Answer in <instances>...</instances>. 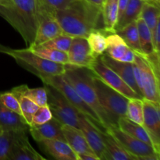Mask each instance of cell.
<instances>
[{
	"label": "cell",
	"mask_w": 160,
	"mask_h": 160,
	"mask_svg": "<svg viewBox=\"0 0 160 160\" xmlns=\"http://www.w3.org/2000/svg\"><path fill=\"white\" fill-rule=\"evenodd\" d=\"M54 17L62 28V34L87 38L97 30L102 18V8L85 0H74L64 9L56 11Z\"/></svg>",
	"instance_id": "6da1fadb"
},
{
	"label": "cell",
	"mask_w": 160,
	"mask_h": 160,
	"mask_svg": "<svg viewBox=\"0 0 160 160\" xmlns=\"http://www.w3.org/2000/svg\"><path fill=\"white\" fill-rule=\"evenodd\" d=\"M0 16L20 34L27 47L34 43L39 23L36 0H0Z\"/></svg>",
	"instance_id": "7a4b0ae2"
},
{
	"label": "cell",
	"mask_w": 160,
	"mask_h": 160,
	"mask_svg": "<svg viewBox=\"0 0 160 160\" xmlns=\"http://www.w3.org/2000/svg\"><path fill=\"white\" fill-rule=\"evenodd\" d=\"M62 75L71 84L81 99L98 115L107 130L112 123L106 112L98 102L93 84V73L87 67L66 64L65 71Z\"/></svg>",
	"instance_id": "3957f363"
},
{
	"label": "cell",
	"mask_w": 160,
	"mask_h": 160,
	"mask_svg": "<svg viewBox=\"0 0 160 160\" xmlns=\"http://www.w3.org/2000/svg\"><path fill=\"white\" fill-rule=\"evenodd\" d=\"M0 53L11 56L20 67L37 77L63 74L65 71L66 65L43 59L27 48L15 49L0 44Z\"/></svg>",
	"instance_id": "277c9868"
},
{
	"label": "cell",
	"mask_w": 160,
	"mask_h": 160,
	"mask_svg": "<svg viewBox=\"0 0 160 160\" xmlns=\"http://www.w3.org/2000/svg\"><path fill=\"white\" fill-rule=\"evenodd\" d=\"M44 84L54 88L62 96L78 111L81 114L87 117L100 131L106 132L107 130L102 124L96 113L81 99L71 84L66 80L62 74L59 75H40L38 77Z\"/></svg>",
	"instance_id": "5b68a950"
},
{
	"label": "cell",
	"mask_w": 160,
	"mask_h": 160,
	"mask_svg": "<svg viewBox=\"0 0 160 160\" xmlns=\"http://www.w3.org/2000/svg\"><path fill=\"white\" fill-rule=\"evenodd\" d=\"M93 84L101 107L109 117L112 125L117 126L120 117H126L127 105L129 98L105 84L93 73Z\"/></svg>",
	"instance_id": "8992f818"
},
{
	"label": "cell",
	"mask_w": 160,
	"mask_h": 160,
	"mask_svg": "<svg viewBox=\"0 0 160 160\" xmlns=\"http://www.w3.org/2000/svg\"><path fill=\"white\" fill-rule=\"evenodd\" d=\"M133 70L142 98L160 103L159 78L143 55L135 52Z\"/></svg>",
	"instance_id": "52a82bcc"
},
{
	"label": "cell",
	"mask_w": 160,
	"mask_h": 160,
	"mask_svg": "<svg viewBox=\"0 0 160 160\" xmlns=\"http://www.w3.org/2000/svg\"><path fill=\"white\" fill-rule=\"evenodd\" d=\"M45 87L48 95L47 105L51 110L53 118L62 124L79 128V116L81 113L56 89L46 84H45Z\"/></svg>",
	"instance_id": "ba28073f"
},
{
	"label": "cell",
	"mask_w": 160,
	"mask_h": 160,
	"mask_svg": "<svg viewBox=\"0 0 160 160\" xmlns=\"http://www.w3.org/2000/svg\"><path fill=\"white\" fill-rule=\"evenodd\" d=\"M107 131L113 136L127 152L135 156L137 160L159 159V153L154 147L127 134L117 126L110 125L107 128Z\"/></svg>",
	"instance_id": "9c48e42d"
},
{
	"label": "cell",
	"mask_w": 160,
	"mask_h": 160,
	"mask_svg": "<svg viewBox=\"0 0 160 160\" xmlns=\"http://www.w3.org/2000/svg\"><path fill=\"white\" fill-rule=\"evenodd\" d=\"M87 68H88L95 76L100 78L105 84L121 93L128 98H142V97L134 92L117 73L104 63L99 56H97Z\"/></svg>",
	"instance_id": "30bf717a"
},
{
	"label": "cell",
	"mask_w": 160,
	"mask_h": 160,
	"mask_svg": "<svg viewBox=\"0 0 160 160\" xmlns=\"http://www.w3.org/2000/svg\"><path fill=\"white\" fill-rule=\"evenodd\" d=\"M143 101V123L152 141L154 148L160 152V107L159 102L142 98Z\"/></svg>",
	"instance_id": "8fae6325"
},
{
	"label": "cell",
	"mask_w": 160,
	"mask_h": 160,
	"mask_svg": "<svg viewBox=\"0 0 160 160\" xmlns=\"http://www.w3.org/2000/svg\"><path fill=\"white\" fill-rule=\"evenodd\" d=\"M67 56L69 64L83 67H88L97 57L92 53L87 38L84 37H73Z\"/></svg>",
	"instance_id": "7c38bea8"
},
{
	"label": "cell",
	"mask_w": 160,
	"mask_h": 160,
	"mask_svg": "<svg viewBox=\"0 0 160 160\" xmlns=\"http://www.w3.org/2000/svg\"><path fill=\"white\" fill-rule=\"evenodd\" d=\"M62 34V28L55 19L54 15L48 11H43L39 13L38 27L34 43L31 45H41Z\"/></svg>",
	"instance_id": "4fadbf2b"
},
{
	"label": "cell",
	"mask_w": 160,
	"mask_h": 160,
	"mask_svg": "<svg viewBox=\"0 0 160 160\" xmlns=\"http://www.w3.org/2000/svg\"><path fill=\"white\" fill-rule=\"evenodd\" d=\"M79 128L84 134L88 144L94 153L100 160H103L105 153V145L102 138L103 132L100 131L82 114H80L79 116Z\"/></svg>",
	"instance_id": "5bb4252c"
},
{
	"label": "cell",
	"mask_w": 160,
	"mask_h": 160,
	"mask_svg": "<svg viewBox=\"0 0 160 160\" xmlns=\"http://www.w3.org/2000/svg\"><path fill=\"white\" fill-rule=\"evenodd\" d=\"M106 38V53L116 60L133 63L135 58V52L127 45L124 41L117 33H110Z\"/></svg>",
	"instance_id": "9a60e30c"
},
{
	"label": "cell",
	"mask_w": 160,
	"mask_h": 160,
	"mask_svg": "<svg viewBox=\"0 0 160 160\" xmlns=\"http://www.w3.org/2000/svg\"><path fill=\"white\" fill-rule=\"evenodd\" d=\"M25 130H0V160H9L12 150L28 140Z\"/></svg>",
	"instance_id": "2e32d148"
},
{
	"label": "cell",
	"mask_w": 160,
	"mask_h": 160,
	"mask_svg": "<svg viewBox=\"0 0 160 160\" xmlns=\"http://www.w3.org/2000/svg\"><path fill=\"white\" fill-rule=\"evenodd\" d=\"M28 131L38 143L45 139H61L65 141L62 132V123L53 117L42 124L31 125Z\"/></svg>",
	"instance_id": "e0dca14e"
},
{
	"label": "cell",
	"mask_w": 160,
	"mask_h": 160,
	"mask_svg": "<svg viewBox=\"0 0 160 160\" xmlns=\"http://www.w3.org/2000/svg\"><path fill=\"white\" fill-rule=\"evenodd\" d=\"M99 56L104 63H106L109 68H111L115 73H117L134 92H137L139 95L142 97V92L139 90L135 78H134L133 63L116 60V59H112L109 56H107L106 53H103L102 55Z\"/></svg>",
	"instance_id": "ac0fdd59"
},
{
	"label": "cell",
	"mask_w": 160,
	"mask_h": 160,
	"mask_svg": "<svg viewBox=\"0 0 160 160\" xmlns=\"http://www.w3.org/2000/svg\"><path fill=\"white\" fill-rule=\"evenodd\" d=\"M62 132L67 143L77 156L86 152H94L81 129L70 125L62 124Z\"/></svg>",
	"instance_id": "d6986e66"
},
{
	"label": "cell",
	"mask_w": 160,
	"mask_h": 160,
	"mask_svg": "<svg viewBox=\"0 0 160 160\" xmlns=\"http://www.w3.org/2000/svg\"><path fill=\"white\" fill-rule=\"evenodd\" d=\"M51 156L58 160H78V156L67 142L61 139H45L39 142Z\"/></svg>",
	"instance_id": "ffe728a7"
},
{
	"label": "cell",
	"mask_w": 160,
	"mask_h": 160,
	"mask_svg": "<svg viewBox=\"0 0 160 160\" xmlns=\"http://www.w3.org/2000/svg\"><path fill=\"white\" fill-rule=\"evenodd\" d=\"M105 145L103 160H137L135 156L130 154L107 131L102 133Z\"/></svg>",
	"instance_id": "44dd1931"
},
{
	"label": "cell",
	"mask_w": 160,
	"mask_h": 160,
	"mask_svg": "<svg viewBox=\"0 0 160 160\" xmlns=\"http://www.w3.org/2000/svg\"><path fill=\"white\" fill-rule=\"evenodd\" d=\"M29 129L23 117L8 109L0 101V130H25Z\"/></svg>",
	"instance_id": "7402d4cb"
},
{
	"label": "cell",
	"mask_w": 160,
	"mask_h": 160,
	"mask_svg": "<svg viewBox=\"0 0 160 160\" xmlns=\"http://www.w3.org/2000/svg\"><path fill=\"white\" fill-rule=\"evenodd\" d=\"M117 127L132 137L154 147L149 134L142 124L131 121L127 117H120L117 121Z\"/></svg>",
	"instance_id": "603a6c76"
},
{
	"label": "cell",
	"mask_w": 160,
	"mask_h": 160,
	"mask_svg": "<svg viewBox=\"0 0 160 160\" xmlns=\"http://www.w3.org/2000/svg\"><path fill=\"white\" fill-rule=\"evenodd\" d=\"M145 0H129L127 8L117 21L114 28V32L120 30L132 22L136 21L140 17Z\"/></svg>",
	"instance_id": "cb8c5ba5"
},
{
	"label": "cell",
	"mask_w": 160,
	"mask_h": 160,
	"mask_svg": "<svg viewBox=\"0 0 160 160\" xmlns=\"http://www.w3.org/2000/svg\"><path fill=\"white\" fill-rule=\"evenodd\" d=\"M10 92L14 95H21L27 97L38 106H47L48 95L45 87L30 88L26 84H23L13 88Z\"/></svg>",
	"instance_id": "d4e9b609"
},
{
	"label": "cell",
	"mask_w": 160,
	"mask_h": 160,
	"mask_svg": "<svg viewBox=\"0 0 160 160\" xmlns=\"http://www.w3.org/2000/svg\"><path fill=\"white\" fill-rule=\"evenodd\" d=\"M102 18L105 30L113 33L118 21V0H105L102 6Z\"/></svg>",
	"instance_id": "484cf974"
},
{
	"label": "cell",
	"mask_w": 160,
	"mask_h": 160,
	"mask_svg": "<svg viewBox=\"0 0 160 160\" xmlns=\"http://www.w3.org/2000/svg\"><path fill=\"white\" fill-rule=\"evenodd\" d=\"M27 48L40 57L51 61V62L64 64V65L69 64L68 56H67V52H65L46 48L40 45H31L29 47H27Z\"/></svg>",
	"instance_id": "4316f807"
},
{
	"label": "cell",
	"mask_w": 160,
	"mask_h": 160,
	"mask_svg": "<svg viewBox=\"0 0 160 160\" xmlns=\"http://www.w3.org/2000/svg\"><path fill=\"white\" fill-rule=\"evenodd\" d=\"M115 33H117L122 38V39L124 41L129 48L134 50L136 53L143 55L141 49L140 43H139L137 22H132L127 26L123 27L120 30L115 31Z\"/></svg>",
	"instance_id": "83f0119b"
},
{
	"label": "cell",
	"mask_w": 160,
	"mask_h": 160,
	"mask_svg": "<svg viewBox=\"0 0 160 160\" xmlns=\"http://www.w3.org/2000/svg\"><path fill=\"white\" fill-rule=\"evenodd\" d=\"M46 159L39 154L34 148L29 140L19 144L12 150L9 160H42Z\"/></svg>",
	"instance_id": "f1b7e54d"
},
{
	"label": "cell",
	"mask_w": 160,
	"mask_h": 160,
	"mask_svg": "<svg viewBox=\"0 0 160 160\" xmlns=\"http://www.w3.org/2000/svg\"><path fill=\"white\" fill-rule=\"evenodd\" d=\"M138 31L139 43H140L141 49L145 56L152 54L155 52L154 47L152 43V32L143 19L139 17L137 20Z\"/></svg>",
	"instance_id": "f546056e"
},
{
	"label": "cell",
	"mask_w": 160,
	"mask_h": 160,
	"mask_svg": "<svg viewBox=\"0 0 160 160\" xmlns=\"http://www.w3.org/2000/svg\"><path fill=\"white\" fill-rule=\"evenodd\" d=\"M140 17L143 19L151 32L152 33L156 24L160 20L159 5L145 1L142 6Z\"/></svg>",
	"instance_id": "4dcf8cb0"
},
{
	"label": "cell",
	"mask_w": 160,
	"mask_h": 160,
	"mask_svg": "<svg viewBox=\"0 0 160 160\" xmlns=\"http://www.w3.org/2000/svg\"><path fill=\"white\" fill-rule=\"evenodd\" d=\"M87 40L92 53L95 56H101L105 53L107 48V43L106 36H104L102 33L98 30H95L88 34Z\"/></svg>",
	"instance_id": "1f68e13d"
},
{
	"label": "cell",
	"mask_w": 160,
	"mask_h": 160,
	"mask_svg": "<svg viewBox=\"0 0 160 160\" xmlns=\"http://www.w3.org/2000/svg\"><path fill=\"white\" fill-rule=\"evenodd\" d=\"M126 117L131 121L142 124L143 123L142 98H129L127 105Z\"/></svg>",
	"instance_id": "d6a6232c"
},
{
	"label": "cell",
	"mask_w": 160,
	"mask_h": 160,
	"mask_svg": "<svg viewBox=\"0 0 160 160\" xmlns=\"http://www.w3.org/2000/svg\"><path fill=\"white\" fill-rule=\"evenodd\" d=\"M14 95V94H13ZM18 99L19 103H20V111H21V116L26 123H28L29 126L31 125V122H32V117L34 116V112L37 111L39 106L37 104L30 100L27 97L23 96L21 95H14Z\"/></svg>",
	"instance_id": "836d02e7"
},
{
	"label": "cell",
	"mask_w": 160,
	"mask_h": 160,
	"mask_svg": "<svg viewBox=\"0 0 160 160\" xmlns=\"http://www.w3.org/2000/svg\"><path fill=\"white\" fill-rule=\"evenodd\" d=\"M72 39H73V37H71V36L67 35L65 34H62L60 35L56 36L54 38L51 39V40L48 41V42H45L44 43L41 44L40 45L46 47V48H53V49L67 52L69 48H70V44H71Z\"/></svg>",
	"instance_id": "e575fe53"
},
{
	"label": "cell",
	"mask_w": 160,
	"mask_h": 160,
	"mask_svg": "<svg viewBox=\"0 0 160 160\" xmlns=\"http://www.w3.org/2000/svg\"><path fill=\"white\" fill-rule=\"evenodd\" d=\"M0 101L8 109L21 116L20 103H19V101L17 97L12 92H4V93H0Z\"/></svg>",
	"instance_id": "d590c367"
},
{
	"label": "cell",
	"mask_w": 160,
	"mask_h": 160,
	"mask_svg": "<svg viewBox=\"0 0 160 160\" xmlns=\"http://www.w3.org/2000/svg\"><path fill=\"white\" fill-rule=\"evenodd\" d=\"M52 118V114L51 110H50L48 105L44 106H39L38 109H37V111L34 112V116H33L31 125L42 124V123L48 122Z\"/></svg>",
	"instance_id": "8d00e7d4"
},
{
	"label": "cell",
	"mask_w": 160,
	"mask_h": 160,
	"mask_svg": "<svg viewBox=\"0 0 160 160\" xmlns=\"http://www.w3.org/2000/svg\"><path fill=\"white\" fill-rule=\"evenodd\" d=\"M47 10L54 15V12L59 9H64L74 0H41Z\"/></svg>",
	"instance_id": "74e56055"
},
{
	"label": "cell",
	"mask_w": 160,
	"mask_h": 160,
	"mask_svg": "<svg viewBox=\"0 0 160 160\" xmlns=\"http://www.w3.org/2000/svg\"><path fill=\"white\" fill-rule=\"evenodd\" d=\"M160 20L157 23L156 28H155L154 31L152 33V43L153 47H154V50L156 52L159 53V43H160Z\"/></svg>",
	"instance_id": "f35d334b"
},
{
	"label": "cell",
	"mask_w": 160,
	"mask_h": 160,
	"mask_svg": "<svg viewBox=\"0 0 160 160\" xmlns=\"http://www.w3.org/2000/svg\"><path fill=\"white\" fill-rule=\"evenodd\" d=\"M78 160H100L94 152H86L78 155Z\"/></svg>",
	"instance_id": "ab89813d"
},
{
	"label": "cell",
	"mask_w": 160,
	"mask_h": 160,
	"mask_svg": "<svg viewBox=\"0 0 160 160\" xmlns=\"http://www.w3.org/2000/svg\"><path fill=\"white\" fill-rule=\"evenodd\" d=\"M129 0H118V20L124 12Z\"/></svg>",
	"instance_id": "60d3db41"
},
{
	"label": "cell",
	"mask_w": 160,
	"mask_h": 160,
	"mask_svg": "<svg viewBox=\"0 0 160 160\" xmlns=\"http://www.w3.org/2000/svg\"><path fill=\"white\" fill-rule=\"evenodd\" d=\"M85 1L88 2L89 3H91V4H93L95 5V6H99V7L102 8L105 0H85Z\"/></svg>",
	"instance_id": "b9f144b4"
},
{
	"label": "cell",
	"mask_w": 160,
	"mask_h": 160,
	"mask_svg": "<svg viewBox=\"0 0 160 160\" xmlns=\"http://www.w3.org/2000/svg\"><path fill=\"white\" fill-rule=\"evenodd\" d=\"M145 2H148L155 3V4L159 5V0H145Z\"/></svg>",
	"instance_id": "7bdbcfd3"
},
{
	"label": "cell",
	"mask_w": 160,
	"mask_h": 160,
	"mask_svg": "<svg viewBox=\"0 0 160 160\" xmlns=\"http://www.w3.org/2000/svg\"><path fill=\"white\" fill-rule=\"evenodd\" d=\"M36 1H37L38 5V9H41V8L45 7V6H43V4H42V1H41V0H36Z\"/></svg>",
	"instance_id": "ee69618b"
}]
</instances>
